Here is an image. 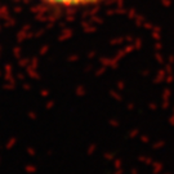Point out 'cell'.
<instances>
[{"label":"cell","mask_w":174,"mask_h":174,"mask_svg":"<svg viewBox=\"0 0 174 174\" xmlns=\"http://www.w3.org/2000/svg\"><path fill=\"white\" fill-rule=\"evenodd\" d=\"M40 2L54 4V5H62V7H81V5H90L100 3L102 0H40Z\"/></svg>","instance_id":"1"}]
</instances>
